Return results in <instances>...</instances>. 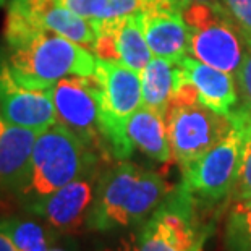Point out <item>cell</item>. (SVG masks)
<instances>
[{
  "instance_id": "6da1fadb",
  "label": "cell",
  "mask_w": 251,
  "mask_h": 251,
  "mask_svg": "<svg viewBox=\"0 0 251 251\" xmlns=\"http://www.w3.org/2000/svg\"><path fill=\"white\" fill-rule=\"evenodd\" d=\"M169 185L157 172L131 162H120L99 177L88 228L110 232L144 222L169 195Z\"/></svg>"
},
{
  "instance_id": "7a4b0ae2",
  "label": "cell",
  "mask_w": 251,
  "mask_h": 251,
  "mask_svg": "<svg viewBox=\"0 0 251 251\" xmlns=\"http://www.w3.org/2000/svg\"><path fill=\"white\" fill-rule=\"evenodd\" d=\"M3 62L21 84L49 89L67 76H89L96 70L93 50L47 29L26 31L7 39Z\"/></svg>"
},
{
  "instance_id": "3957f363",
  "label": "cell",
  "mask_w": 251,
  "mask_h": 251,
  "mask_svg": "<svg viewBox=\"0 0 251 251\" xmlns=\"http://www.w3.org/2000/svg\"><path fill=\"white\" fill-rule=\"evenodd\" d=\"M98 156L76 135L54 124L37 135L31 165L18 198L25 207L68 185L91 167Z\"/></svg>"
},
{
  "instance_id": "277c9868",
  "label": "cell",
  "mask_w": 251,
  "mask_h": 251,
  "mask_svg": "<svg viewBox=\"0 0 251 251\" xmlns=\"http://www.w3.org/2000/svg\"><path fill=\"white\" fill-rule=\"evenodd\" d=\"M181 13L188 26V55L235 76L247 54L248 41L224 5L191 2Z\"/></svg>"
},
{
  "instance_id": "5b68a950",
  "label": "cell",
  "mask_w": 251,
  "mask_h": 251,
  "mask_svg": "<svg viewBox=\"0 0 251 251\" xmlns=\"http://www.w3.org/2000/svg\"><path fill=\"white\" fill-rule=\"evenodd\" d=\"M94 76L99 84L100 128L107 151L119 161L133 154V146L126 136L128 119L143 105L140 72L119 62L98 58Z\"/></svg>"
},
{
  "instance_id": "8992f818",
  "label": "cell",
  "mask_w": 251,
  "mask_h": 251,
  "mask_svg": "<svg viewBox=\"0 0 251 251\" xmlns=\"http://www.w3.org/2000/svg\"><path fill=\"white\" fill-rule=\"evenodd\" d=\"M165 122L172 157L181 170L226 138L235 125L232 114H219L201 102L170 104Z\"/></svg>"
},
{
  "instance_id": "52a82bcc",
  "label": "cell",
  "mask_w": 251,
  "mask_h": 251,
  "mask_svg": "<svg viewBox=\"0 0 251 251\" xmlns=\"http://www.w3.org/2000/svg\"><path fill=\"white\" fill-rule=\"evenodd\" d=\"M202 242L195 200L181 185L149 216L136 240L138 251H202Z\"/></svg>"
},
{
  "instance_id": "ba28073f",
  "label": "cell",
  "mask_w": 251,
  "mask_h": 251,
  "mask_svg": "<svg viewBox=\"0 0 251 251\" xmlns=\"http://www.w3.org/2000/svg\"><path fill=\"white\" fill-rule=\"evenodd\" d=\"M235 125L226 138L209 151L185 167L181 186L196 201L214 204L232 193L237 178L243 130L240 120L232 114Z\"/></svg>"
},
{
  "instance_id": "9c48e42d",
  "label": "cell",
  "mask_w": 251,
  "mask_h": 251,
  "mask_svg": "<svg viewBox=\"0 0 251 251\" xmlns=\"http://www.w3.org/2000/svg\"><path fill=\"white\" fill-rule=\"evenodd\" d=\"M57 124L76 135L89 149L105 146L100 128L99 84L94 73L89 76H67L50 86Z\"/></svg>"
},
{
  "instance_id": "30bf717a",
  "label": "cell",
  "mask_w": 251,
  "mask_h": 251,
  "mask_svg": "<svg viewBox=\"0 0 251 251\" xmlns=\"http://www.w3.org/2000/svg\"><path fill=\"white\" fill-rule=\"evenodd\" d=\"M33 29L52 31L89 50L96 42L93 21L75 15L58 0H10L5 39Z\"/></svg>"
},
{
  "instance_id": "8fae6325",
  "label": "cell",
  "mask_w": 251,
  "mask_h": 251,
  "mask_svg": "<svg viewBox=\"0 0 251 251\" xmlns=\"http://www.w3.org/2000/svg\"><path fill=\"white\" fill-rule=\"evenodd\" d=\"M96 167H91L78 178L42 200L26 206L33 214L42 217L55 233H78L88 226L99 177Z\"/></svg>"
},
{
  "instance_id": "7c38bea8",
  "label": "cell",
  "mask_w": 251,
  "mask_h": 251,
  "mask_svg": "<svg viewBox=\"0 0 251 251\" xmlns=\"http://www.w3.org/2000/svg\"><path fill=\"white\" fill-rule=\"evenodd\" d=\"M96 29L94 55L119 62L141 72L154 57L143 33L141 13L93 21Z\"/></svg>"
},
{
  "instance_id": "4fadbf2b",
  "label": "cell",
  "mask_w": 251,
  "mask_h": 251,
  "mask_svg": "<svg viewBox=\"0 0 251 251\" xmlns=\"http://www.w3.org/2000/svg\"><path fill=\"white\" fill-rule=\"evenodd\" d=\"M0 115L10 124L36 131H44L57 124L50 88L21 84L3 60L0 62Z\"/></svg>"
},
{
  "instance_id": "5bb4252c",
  "label": "cell",
  "mask_w": 251,
  "mask_h": 251,
  "mask_svg": "<svg viewBox=\"0 0 251 251\" xmlns=\"http://www.w3.org/2000/svg\"><path fill=\"white\" fill-rule=\"evenodd\" d=\"M181 10V3H167L141 13L143 33L154 57L178 62L188 55V26Z\"/></svg>"
},
{
  "instance_id": "9a60e30c",
  "label": "cell",
  "mask_w": 251,
  "mask_h": 251,
  "mask_svg": "<svg viewBox=\"0 0 251 251\" xmlns=\"http://www.w3.org/2000/svg\"><path fill=\"white\" fill-rule=\"evenodd\" d=\"M39 133L10 124L0 115V193L18 196L28 177Z\"/></svg>"
},
{
  "instance_id": "2e32d148",
  "label": "cell",
  "mask_w": 251,
  "mask_h": 251,
  "mask_svg": "<svg viewBox=\"0 0 251 251\" xmlns=\"http://www.w3.org/2000/svg\"><path fill=\"white\" fill-rule=\"evenodd\" d=\"M181 73L193 83L200 102L224 115H230L238 102L237 81L227 72H221L196 58L185 55L177 62Z\"/></svg>"
},
{
  "instance_id": "e0dca14e",
  "label": "cell",
  "mask_w": 251,
  "mask_h": 251,
  "mask_svg": "<svg viewBox=\"0 0 251 251\" xmlns=\"http://www.w3.org/2000/svg\"><path fill=\"white\" fill-rule=\"evenodd\" d=\"M125 131L133 149H140L157 162H169L172 159L167 122L161 112L141 105L128 119Z\"/></svg>"
},
{
  "instance_id": "ac0fdd59",
  "label": "cell",
  "mask_w": 251,
  "mask_h": 251,
  "mask_svg": "<svg viewBox=\"0 0 251 251\" xmlns=\"http://www.w3.org/2000/svg\"><path fill=\"white\" fill-rule=\"evenodd\" d=\"M140 75L143 105H148L165 115L180 78L178 63L162 57H152Z\"/></svg>"
},
{
  "instance_id": "d6986e66",
  "label": "cell",
  "mask_w": 251,
  "mask_h": 251,
  "mask_svg": "<svg viewBox=\"0 0 251 251\" xmlns=\"http://www.w3.org/2000/svg\"><path fill=\"white\" fill-rule=\"evenodd\" d=\"M0 226L7 232L18 251H49L54 243V232L49 227L23 217L0 219Z\"/></svg>"
},
{
  "instance_id": "ffe728a7",
  "label": "cell",
  "mask_w": 251,
  "mask_h": 251,
  "mask_svg": "<svg viewBox=\"0 0 251 251\" xmlns=\"http://www.w3.org/2000/svg\"><path fill=\"white\" fill-rule=\"evenodd\" d=\"M226 251H251V198L235 201L226 221Z\"/></svg>"
},
{
  "instance_id": "44dd1931",
  "label": "cell",
  "mask_w": 251,
  "mask_h": 251,
  "mask_svg": "<svg viewBox=\"0 0 251 251\" xmlns=\"http://www.w3.org/2000/svg\"><path fill=\"white\" fill-rule=\"evenodd\" d=\"M232 114L240 120L242 130H243L238 172H237V178H235V183L230 193L233 201H240V200L251 198V112L238 109V110H233Z\"/></svg>"
},
{
  "instance_id": "7402d4cb",
  "label": "cell",
  "mask_w": 251,
  "mask_h": 251,
  "mask_svg": "<svg viewBox=\"0 0 251 251\" xmlns=\"http://www.w3.org/2000/svg\"><path fill=\"white\" fill-rule=\"evenodd\" d=\"M58 2L75 15L89 21L104 20L109 7V0H58Z\"/></svg>"
},
{
  "instance_id": "603a6c76",
  "label": "cell",
  "mask_w": 251,
  "mask_h": 251,
  "mask_svg": "<svg viewBox=\"0 0 251 251\" xmlns=\"http://www.w3.org/2000/svg\"><path fill=\"white\" fill-rule=\"evenodd\" d=\"M222 5L245 39L251 42V0H224Z\"/></svg>"
},
{
  "instance_id": "cb8c5ba5",
  "label": "cell",
  "mask_w": 251,
  "mask_h": 251,
  "mask_svg": "<svg viewBox=\"0 0 251 251\" xmlns=\"http://www.w3.org/2000/svg\"><path fill=\"white\" fill-rule=\"evenodd\" d=\"M235 81H237L238 98L242 102L240 109L251 112V42H248L247 54H245L242 67L235 75Z\"/></svg>"
},
{
  "instance_id": "d4e9b609",
  "label": "cell",
  "mask_w": 251,
  "mask_h": 251,
  "mask_svg": "<svg viewBox=\"0 0 251 251\" xmlns=\"http://www.w3.org/2000/svg\"><path fill=\"white\" fill-rule=\"evenodd\" d=\"M0 251H18V248L13 245L2 226H0Z\"/></svg>"
},
{
  "instance_id": "484cf974",
  "label": "cell",
  "mask_w": 251,
  "mask_h": 251,
  "mask_svg": "<svg viewBox=\"0 0 251 251\" xmlns=\"http://www.w3.org/2000/svg\"><path fill=\"white\" fill-rule=\"evenodd\" d=\"M104 251H138V243L136 240H124L119 247H114V248H109V250H104Z\"/></svg>"
},
{
  "instance_id": "4316f807",
  "label": "cell",
  "mask_w": 251,
  "mask_h": 251,
  "mask_svg": "<svg viewBox=\"0 0 251 251\" xmlns=\"http://www.w3.org/2000/svg\"><path fill=\"white\" fill-rule=\"evenodd\" d=\"M183 5L191 3V2H202V3H224V0H181Z\"/></svg>"
},
{
  "instance_id": "83f0119b",
  "label": "cell",
  "mask_w": 251,
  "mask_h": 251,
  "mask_svg": "<svg viewBox=\"0 0 251 251\" xmlns=\"http://www.w3.org/2000/svg\"><path fill=\"white\" fill-rule=\"evenodd\" d=\"M49 251H67V250H63V248H50Z\"/></svg>"
},
{
  "instance_id": "f1b7e54d",
  "label": "cell",
  "mask_w": 251,
  "mask_h": 251,
  "mask_svg": "<svg viewBox=\"0 0 251 251\" xmlns=\"http://www.w3.org/2000/svg\"><path fill=\"white\" fill-rule=\"evenodd\" d=\"M7 2H8V0H0V7H2V5H5Z\"/></svg>"
}]
</instances>
